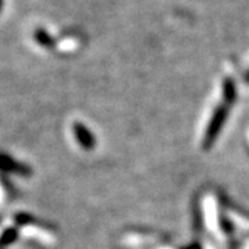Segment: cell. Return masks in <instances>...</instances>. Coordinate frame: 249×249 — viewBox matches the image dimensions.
<instances>
[{
	"mask_svg": "<svg viewBox=\"0 0 249 249\" xmlns=\"http://www.w3.org/2000/svg\"><path fill=\"white\" fill-rule=\"evenodd\" d=\"M34 37H35L36 42L42 47H45V49H53L54 46H55V40H54L53 36L50 35L43 28H37L35 31V34H34Z\"/></svg>",
	"mask_w": 249,
	"mask_h": 249,
	"instance_id": "obj_4",
	"label": "cell"
},
{
	"mask_svg": "<svg viewBox=\"0 0 249 249\" xmlns=\"http://www.w3.org/2000/svg\"><path fill=\"white\" fill-rule=\"evenodd\" d=\"M0 170L4 173H17L21 176H29L31 175L29 166L24 165V163H19L6 154H0Z\"/></svg>",
	"mask_w": 249,
	"mask_h": 249,
	"instance_id": "obj_2",
	"label": "cell"
},
{
	"mask_svg": "<svg viewBox=\"0 0 249 249\" xmlns=\"http://www.w3.org/2000/svg\"><path fill=\"white\" fill-rule=\"evenodd\" d=\"M3 9V0H0V11Z\"/></svg>",
	"mask_w": 249,
	"mask_h": 249,
	"instance_id": "obj_9",
	"label": "cell"
},
{
	"mask_svg": "<svg viewBox=\"0 0 249 249\" xmlns=\"http://www.w3.org/2000/svg\"><path fill=\"white\" fill-rule=\"evenodd\" d=\"M18 238V230L16 227H10L0 235V249L6 248Z\"/></svg>",
	"mask_w": 249,
	"mask_h": 249,
	"instance_id": "obj_6",
	"label": "cell"
},
{
	"mask_svg": "<svg viewBox=\"0 0 249 249\" xmlns=\"http://www.w3.org/2000/svg\"><path fill=\"white\" fill-rule=\"evenodd\" d=\"M73 133H75V137H76V140L83 150L90 151L96 147V137L83 124L76 122L73 124Z\"/></svg>",
	"mask_w": 249,
	"mask_h": 249,
	"instance_id": "obj_3",
	"label": "cell"
},
{
	"mask_svg": "<svg viewBox=\"0 0 249 249\" xmlns=\"http://www.w3.org/2000/svg\"><path fill=\"white\" fill-rule=\"evenodd\" d=\"M245 80H247V82H249V72L247 73V76H245Z\"/></svg>",
	"mask_w": 249,
	"mask_h": 249,
	"instance_id": "obj_10",
	"label": "cell"
},
{
	"mask_svg": "<svg viewBox=\"0 0 249 249\" xmlns=\"http://www.w3.org/2000/svg\"><path fill=\"white\" fill-rule=\"evenodd\" d=\"M0 222H1V219H0Z\"/></svg>",
	"mask_w": 249,
	"mask_h": 249,
	"instance_id": "obj_11",
	"label": "cell"
},
{
	"mask_svg": "<svg viewBox=\"0 0 249 249\" xmlns=\"http://www.w3.org/2000/svg\"><path fill=\"white\" fill-rule=\"evenodd\" d=\"M227 115H229V108L226 107V106H220V107L216 108L213 116H212L211 122L208 124L206 133H205L204 142H202L204 150H209L213 145V142H216L217 136H219L220 130H222L223 124H224L226 119H227Z\"/></svg>",
	"mask_w": 249,
	"mask_h": 249,
	"instance_id": "obj_1",
	"label": "cell"
},
{
	"mask_svg": "<svg viewBox=\"0 0 249 249\" xmlns=\"http://www.w3.org/2000/svg\"><path fill=\"white\" fill-rule=\"evenodd\" d=\"M14 219H16V223H17L18 226H32V224H35V226H42V223L40 220H37L36 217H34L32 214L29 213H17L14 216Z\"/></svg>",
	"mask_w": 249,
	"mask_h": 249,
	"instance_id": "obj_7",
	"label": "cell"
},
{
	"mask_svg": "<svg viewBox=\"0 0 249 249\" xmlns=\"http://www.w3.org/2000/svg\"><path fill=\"white\" fill-rule=\"evenodd\" d=\"M223 98H224L226 104H232L237 98L235 85L230 78L224 79V82H223Z\"/></svg>",
	"mask_w": 249,
	"mask_h": 249,
	"instance_id": "obj_5",
	"label": "cell"
},
{
	"mask_svg": "<svg viewBox=\"0 0 249 249\" xmlns=\"http://www.w3.org/2000/svg\"><path fill=\"white\" fill-rule=\"evenodd\" d=\"M184 249H202V248H201V245H199L198 242H193L191 245H188V247Z\"/></svg>",
	"mask_w": 249,
	"mask_h": 249,
	"instance_id": "obj_8",
	"label": "cell"
}]
</instances>
